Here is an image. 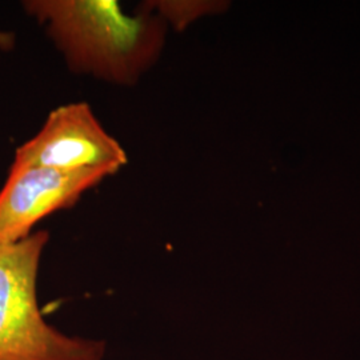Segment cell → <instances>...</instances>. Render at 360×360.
I'll use <instances>...</instances> for the list:
<instances>
[{
  "label": "cell",
  "mask_w": 360,
  "mask_h": 360,
  "mask_svg": "<svg viewBox=\"0 0 360 360\" xmlns=\"http://www.w3.org/2000/svg\"><path fill=\"white\" fill-rule=\"evenodd\" d=\"M25 7L49 22L52 38L79 71L126 82L158 49L154 25L120 13L116 1H27Z\"/></svg>",
  "instance_id": "obj_1"
},
{
  "label": "cell",
  "mask_w": 360,
  "mask_h": 360,
  "mask_svg": "<svg viewBox=\"0 0 360 360\" xmlns=\"http://www.w3.org/2000/svg\"><path fill=\"white\" fill-rule=\"evenodd\" d=\"M49 232L0 245V360H104V340L68 336L39 309L38 271Z\"/></svg>",
  "instance_id": "obj_2"
},
{
  "label": "cell",
  "mask_w": 360,
  "mask_h": 360,
  "mask_svg": "<svg viewBox=\"0 0 360 360\" xmlns=\"http://www.w3.org/2000/svg\"><path fill=\"white\" fill-rule=\"evenodd\" d=\"M126 163L124 150L105 132L87 103L53 110L38 135L16 150L13 162L59 171L103 168L112 174Z\"/></svg>",
  "instance_id": "obj_3"
},
{
  "label": "cell",
  "mask_w": 360,
  "mask_h": 360,
  "mask_svg": "<svg viewBox=\"0 0 360 360\" xmlns=\"http://www.w3.org/2000/svg\"><path fill=\"white\" fill-rule=\"evenodd\" d=\"M110 175L103 168L59 171L13 165L0 191V245L25 239L39 220L74 206L82 193Z\"/></svg>",
  "instance_id": "obj_4"
},
{
  "label": "cell",
  "mask_w": 360,
  "mask_h": 360,
  "mask_svg": "<svg viewBox=\"0 0 360 360\" xmlns=\"http://www.w3.org/2000/svg\"><path fill=\"white\" fill-rule=\"evenodd\" d=\"M15 46V35L11 32L0 31V49L1 50H11Z\"/></svg>",
  "instance_id": "obj_5"
}]
</instances>
